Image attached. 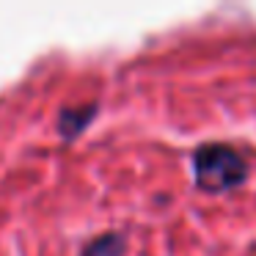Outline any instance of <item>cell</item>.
I'll return each instance as SVG.
<instances>
[{"mask_svg":"<svg viewBox=\"0 0 256 256\" xmlns=\"http://www.w3.org/2000/svg\"><path fill=\"white\" fill-rule=\"evenodd\" d=\"M193 166V184L201 193H228L248 182L250 166L245 154L226 140H206L190 152Z\"/></svg>","mask_w":256,"mask_h":256,"instance_id":"6da1fadb","label":"cell"},{"mask_svg":"<svg viewBox=\"0 0 256 256\" xmlns=\"http://www.w3.org/2000/svg\"><path fill=\"white\" fill-rule=\"evenodd\" d=\"M127 234L116 232V228H108V232L91 237L88 242H83L78 256H127Z\"/></svg>","mask_w":256,"mask_h":256,"instance_id":"3957f363","label":"cell"},{"mask_svg":"<svg viewBox=\"0 0 256 256\" xmlns=\"http://www.w3.org/2000/svg\"><path fill=\"white\" fill-rule=\"evenodd\" d=\"M96 113H100V102H83V105H64L61 110H58L56 116V132L61 140H66V144H72V140H78L80 135L88 130V124L96 118Z\"/></svg>","mask_w":256,"mask_h":256,"instance_id":"7a4b0ae2","label":"cell"}]
</instances>
